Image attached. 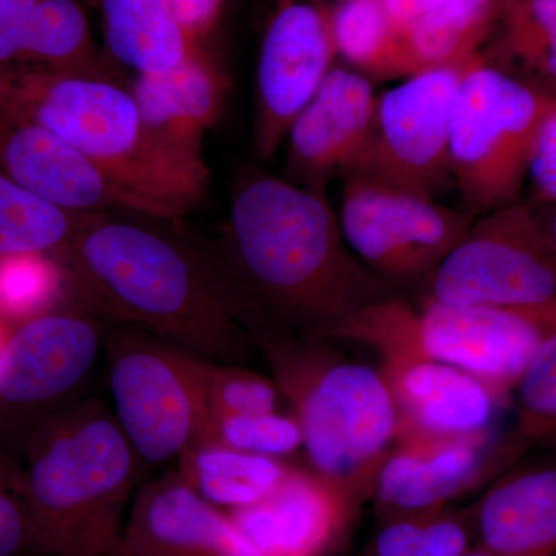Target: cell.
I'll return each mask as SVG.
<instances>
[{"instance_id":"1","label":"cell","mask_w":556,"mask_h":556,"mask_svg":"<svg viewBox=\"0 0 556 556\" xmlns=\"http://www.w3.org/2000/svg\"><path fill=\"white\" fill-rule=\"evenodd\" d=\"M237 324L251 338L324 339L387 298L348 248L325 189L258 167L240 172L222 240L200 244Z\"/></svg>"},{"instance_id":"2","label":"cell","mask_w":556,"mask_h":556,"mask_svg":"<svg viewBox=\"0 0 556 556\" xmlns=\"http://www.w3.org/2000/svg\"><path fill=\"white\" fill-rule=\"evenodd\" d=\"M161 223L127 212L90 217L53 255L68 294L84 313L239 365L254 342L230 314L203 249Z\"/></svg>"},{"instance_id":"3","label":"cell","mask_w":556,"mask_h":556,"mask_svg":"<svg viewBox=\"0 0 556 556\" xmlns=\"http://www.w3.org/2000/svg\"><path fill=\"white\" fill-rule=\"evenodd\" d=\"M0 108L68 142L137 201L146 217L179 223L206 193V163L160 146L123 79L0 67Z\"/></svg>"},{"instance_id":"4","label":"cell","mask_w":556,"mask_h":556,"mask_svg":"<svg viewBox=\"0 0 556 556\" xmlns=\"http://www.w3.org/2000/svg\"><path fill=\"white\" fill-rule=\"evenodd\" d=\"M141 457L100 401L51 424L33 455L24 506L47 556H112L141 478Z\"/></svg>"},{"instance_id":"5","label":"cell","mask_w":556,"mask_h":556,"mask_svg":"<svg viewBox=\"0 0 556 556\" xmlns=\"http://www.w3.org/2000/svg\"><path fill=\"white\" fill-rule=\"evenodd\" d=\"M254 346L294 409L311 468L364 506L399 434L380 371L348 361L327 339L263 338Z\"/></svg>"},{"instance_id":"6","label":"cell","mask_w":556,"mask_h":556,"mask_svg":"<svg viewBox=\"0 0 556 556\" xmlns=\"http://www.w3.org/2000/svg\"><path fill=\"white\" fill-rule=\"evenodd\" d=\"M556 332V300L533 306H460L387 298L328 332L390 353L420 354L475 376L506 401L538 350Z\"/></svg>"},{"instance_id":"7","label":"cell","mask_w":556,"mask_h":556,"mask_svg":"<svg viewBox=\"0 0 556 556\" xmlns=\"http://www.w3.org/2000/svg\"><path fill=\"white\" fill-rule=\"evenodd\" d=\"M556 94L486 64H468L453 104V185L475 217L521 203L530 159Z\"/></svg>"},{"instance_id":"8","label":"cell","mask_w":556,"mask_h":556,"mask_svg":"<svg viewBox=\"0 0 556 556\" xmlns=\"http://www.w3.org/2000/svg\"><path fill=\"white\" fill-rule=\"evenodd\" d=\"M104 353L113 415L142 463H169L206 441L207 358L129 325L104 332Z\"/></svg>"},{"instance_id":"9","label":"cell","mask_w":556,"mask_h":556,"mask_svg":"<svg viewBox=\"0 0 556 556\" xmlns=\"http://www.w3.org/2000/svg\"><path fill=\"white\" fill-rule=\"evenodd\" d=\"M426 283L424 298L447 305H544L556 300V252L521 201L475 219Z\"/></svg>"},{"instance_id":"10","label":"cell","mask_w":556,"mask_h":556,"mask_svg":"<svg viewBox=\"0 0 556 556\" xmlns=\"http://www.w3.org/2000/svg\"><path fill=\"white\" fill-rule=\"evenodd\" d=\"M477 218L357 174L345 177L339 212L348 248L386 283L426 281Z\"/></svg>"},{"instance_id":"11","label":"cell","mask_w":556,"mask_h":556,"mask_svg":"<svg viewBox=\"0 0 556 556\" xmlns=\"http://www.w3.org/2000/svg\"><path fill=\"white\" fill-rule=\"evenodd\" d=\"M475 58L422 70L378 94L367 144L351 174L431 199L453 185L450 123L457 87Z\"/></svg>"},{"instance_id":"12","label":"cell","mask_w":556,"mask_h":556,"mask_svg":"<svg viewBox=\"0 0 556 556\" xmlns=\"http://www.w3.org/2000/svg\"><path fill=\"white\" fill-rule=\"evenodd\" d=\"M332 9L327 0H276L257 64L252 155L274 159L289 127L320 89L338 60Z\"/></svg>"},{"instance_id":"13","label":"cell","mask_w":556,"mask_h":556,"mask_svg":"<svg viewBox=\"0 0 556 556\" xmlns=\"http://www.w3.org/2000/svg\"><path fill=\"white\" fill-rule=\"evenodd\" d=\"M0 172L64 211L144 215L137 201L68 142L3 108H0Z\"/></svg>"},{"instance_id":"14","label":"cell","mask_w":556,"mask_h":556,"mask_svg":"<svg viewBox=\"0 0 556 556\" xmlns=\"http://www.w3.org/2000/svg\"><path fill=\"white\" fill-rule=\"evenodd\" d=\"M492 431L468 437L397 439L372 489L380 519L431 514L484 481L492 468Z\"/></svg>"},{"instance_id":"15","label":"cell","mask_w":556,"mask_h":556,"mask_svg":"<svg viewBox=\"0 0 556 556\" xmlns=\"http://www.w3.org/2000/svg\"><path fill=\"white\" fill-rule=\"evenodd\" d=\"M358 511L313 468L289 467L273 493L229 515L258 556H331Z\"/></svg>"},{"instance_id":"16","label":"cell","mask_w":556,"mask_h":556,"mask_svg":"<svg viewBox=\"0 0 556 556\" xmlns=\"http://www.w3.org/2000/svg\"><path fill=\"white\" fill-rule=\"evenodd\" d=\"M376 101L372 80L334 65L289 127V181L327 189L329 179L350 175L367 144Z\"/></svg>"},{"instance_id":"17","label":"cell","mask_w":556,"mask_h":556,"mask_svg":"<svg viewBox=\"0 0 556 556\" xmlns=\"http://www.w3.org/2000/svg\"><path fill=\"white\" fill-rule=\"evenodd\" d=\"M115 552L258 556L229 511L207 503L178 471L139 486Z\"/></svg>"},{"instance_id":"18","label":"cell","mask_w":556,"mask_h":556,"mask_svg":"<svg viewBox=\"0 0 556 556\" xmlns=\"http://www.w3.org/2000/svg\"><path fill=\"white\" fill-rule=\"evenodd\" d=\"M399 420L397 439L486 433L503 399L482 380L444 362L412 353L382 354Z\"/></svg>"},{"instance_id":"19","label":"cell","mask_w":556,"mask_h":556,"mask_svg":"<svg viewBox=\"0 0 556 556\" xmlns=\"http://www.w3.org/2000/svg\"><path fill=\"white\" fill-rule=\"evenodd\" d=\"M104 351V332L89 313L50 311L21 324L0 357V399L36 405L64 396Z\"/></svg>"},{"instance_id":"20","label":"cell","mask_w":556,"mask_h":556,"mask_svg":"<svg viewBox=\"0 0 556 556\" xmlns=\"http://www.w3.org/2000/svg\"><path fill=\"white\" fill-rule=\"evenodd\" d=\"M127 84L152 138L192 163L203 159V138L222 115L228 89L225 72L208 47H197L177 67L134 75Z\"/></svg>"},{"instance_id":"21","label":"cell","mask_w":556,"mask_h":556,"mask_svg":"<svg viewBox=\"0 0 556 556\" xmlns=\"http://www.w3.org/2000/svg\"><path fill=\"white\" fill-rule=\"evenodd\" d=\"M0 67H31L121 79L98 49L83 0H39L0 20Z\"/></svg>"},{"instance_id":"22","label":"cell","mask_w":556,"mask_h":556,"mask_svg":"<svg viewBox=\"0 0 556 556\" xmlns=\"http://www.w3.org/2000/svg\"><path fill=\"white\" fill-rule=\"evenodd\" d=\"M471 514L493 556H556V466L504 478Z\"/></svg>"},{"instance_id":"23","label":"cell","mask_w":556,"mask_h":556,"mask_svg":"<svg viewBox=\"0 0 556 556\" xmlns=\"http://www.w3.org/2000/svg\"><path fill=\"white\" fill-rule=\"evenodd\" d=\"M388 16L419 72L479 56L501 0H386Z\"/></svg>"},{"instance_id":"24","label":"cell","mask_w":556,"mask_h":556,"mask_svg":"<svg viewBox=\"0 0 556 556\" xmlns=\"http://www.w3.org/2000/svg\"><path fill=\"white\" fill-rule=\"evenodd\" d=\"M100 9L104 53L118 68L152 75L177 67L197 49L166 0H91Z\"/></svg>"},{"instance_id":"25","label":"cell","mask_w":556,"mask_h":556,"mask_svg":"<svg viewBox=\"0 0 556 556\" xmlns=\"http://www.w3.org/2000/svg\"><path fill=\"white\" fill-rule=\"evenodd\" d=\"M479 56L556 94V0H501L495 27Z\"/></svg>"},{"instance_id":"26","label":"cell","mask_w":556,"mask_h":556,"mask_svg":"<svg viewBox=\"0 0 556 556\" xmlns=\"http://www.w3.org/2000/svg\"><path fill=\"white\" fill-rule=\"evenodd\" d=\"M178 473L212 506L232 511L273 493L288 464L217 444L199 442L178 457Z\"/></svg>"},{"instance_id":"27","label":"cell","mask_w":556,"mask_h":556,"mask_svg":"<svg viewBox=\"0 0 556 556\" xmlns=\"http://www.w3.org/2000/svg\"><path fill=\"white\" fill-rule=\"evenodd\" d=\"M332 27L338 56L369 80L419 73L391 24L386 0H340L332 9Z\"/></svg>"},{"instance_id":"28","label":"cell","mask_w":556,"mask_h":556,"mask_svg":"<svg viewBox=\"0 0 556 556\" xmlns=\"http://www.w3.org/2000/svg\"><path fill=\"white\" fill-rule=\"evenodd\" d=\"M93 215L54 206L0 172V255L58 254Z\"/></svg>"},{"instance_id":"29","label":"cell","mask_w":556,"mask_h":556,"mask_svg":"<svg viewBox=\"0 0 556 556\" xmlns=\"http://www.w3.org/2000/svg\"><path fill=\"white\" fill-rule=\"evenodd\" d=\"M67 292L64 273L50 254L0 255V320L25 324L50 313Z\"/></svg>"},{"instance_id":"30","label":"cell","mask_w":556,"mask_h":556,"mask_svg":"<svg viewBox=\"0 0 556 556\" xmlns=\"http://www.w3.org/2000/svg\"><path fill=\"white\" fill-rule=\"evenodd\" d=\"M207 441L274 459L292 455L303 447L302 428L298 419L278 412L260 415H211L207 439L204 442Z\"/></svg>"},{"instance_id":"31","label":"cell","mask_w":556,"mask_h":556,"mask_svg":"<svg viewBox=\"0 0 556 556\" xmlns=\"http://www.w3.org/2000/svg\"><path fill=\"white\" fill-rule=\"evenodd\" d=\"M204 386L208 416L277 412L281 393L274 380L236 364L206 361Z\"/></svg>"},{"instance_id":"32","label":"cell","mask_w":556,"mask_h":556,"mask_svg":"<svg viewBox=\"0 0 556 556\" xmlns=\"http://www.w3.org/2000/svg\"><path fill=\"white\" fill-rule=\"evenodd\" d=\"M361 556H437L428 514L382 519V526Z\"/></svg>"},{"instance_id":"33","label":"cell","mask_w":556,"mask_h":556,"mask_svg":"<svg viewBox=\"0 0 556 556\" xmlns=\"http://www.w3.org/2000/svg\"><path fill=\"white\" fill-rule=\"evenodd\" d=\"M527 182L532 189V200L527 203H556V105L538 134Z\"/></svg>"},{"instance_id":"34","label":"cell","mask_w":556,"mask_h":556,"mask_svg":"<svg viewBox=\"0 0 556 556\" xmlns=\"http://www.w3.org/2000/svg\"><path fill=\"white\" fill-rule=\"evenodd\" d=\"M179 27L195 46L208 47L217 30L226 0H166Z\"/></svg>"},{"instance_id":"35","label":"cell","mask_w":556,"mask_h":556,"mask_svg":"<svg viewBox=\"0 0 556 556\" xmlns=\"http://www.w3.org/2000/svg\"><path fill=\"white\" fill-rule=\"evenodd\" d=\"M27 547L35 551L24 503L0 492V556H14Z\"/></svg>"},{"instance_id":"36","label":"cell","mask_w":556,"mask_h":556,"mask_svg":"<svg viewBox=\"0 0 556 556\" xmlns=\"http://www.w3.org/2000/svg\"><path fill=\"white\" fill-rule=\"evenodd\" d=\"M533 214L541 230H543L544 237L548 241L554 251L556 252V203L555 204H532Z\"/></svg>"},{"instance_id":"37","label":"cell","mask_w":556,"mask_h":556,"mask_svg":"<svg viewBox=\"0 0 556 556\" xmlns=\"http://www.w3.org/2000/svg\"><path fill=\"white\" fill-rule=\"evenodd\" d=\"M36 2L39 0H0V20L13 16V14L35 5Z\"/></svg>"},{"instance_id":"38","label":"cell","mask_w":556,"mask_h":556,"mask_svg":"<svg viewBox=\"0 0 556 556\" xmlns=\"http://www.w3.org/2000/svg\"><path fill=\"white\" fill-rule=\"evenodd\" d=\"M10 334L9 325L3 324V321L0 320V357H2L3 350H5L7 342H9Z\"/></svg>"},{"instance_id":"39","label":"cell","mask_w":556,"mask_h":556,"mask_svg":"<svg viewBox=\"0 0 556 556\" xmlns=\"http://www.w3.org/2000/svg\"><path fill=\"white\" fill-rule=\"evenodd\" d=\"M464 556H493L490 554L489 551H486L485 547H482L481 544H477L473 548H471L470 552H467Z\"/></svg>"},{"instance_id":"40","label":"cell","mask_w":556,"mask_h":556,"mask_svg":"<svg viewBox=\"0 0 556 556\" xmlns=\"http://www.w3.org/2000/svg\"><path fill=\"white\" fill-rule=\"evenodd\" d=\"M112 556H166V555H155V554H126V552H115Z\"/></svg>"},{"instance_id":"41","label":"cell","mask_w":556,"mask_h":556,"mask_svg":"<svg viewBox=\"0 0 556 556\" xmlns=\"http://www.w3.org/2000/svg\"><path fill=\"white\" fill-rule=\"evenodd\" d=\"M327 2L332 3V5H336V3L340 2V0H327Z\"/></svg>"}]
</instances>
